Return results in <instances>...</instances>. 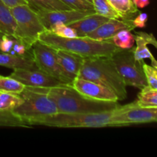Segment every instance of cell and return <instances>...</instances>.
Segmentation results:
<instances>
[{
  "label": "cell",
  "instance_id": "obj_1",
  "mask_svg": "<svg viewBox=\"0 0 157 157\" xmlns=\"http://www.w3.org/2000/svg\"><path fill=\"white\" fill-rule=\"evenodd\" d=\"M42 88L55 101L58 113H97L114 110L119 106L117 102L94 101L84 98L70 84Z\"/></svg>",
  "mask_w": 157,
  "mask_h": 157
},
{
  "label": "cell",
  "instance_id": "obj_2",
  "mask_svg": "<svg viewBox=\"0 0 157 157\" xmlns=\"http://www.w3.org/2000/svg\"><path fill=\"white\" fill-rule=\"evenodd\" d=\"M38 41L55 49L67 51L84 58L111 57L121 50L109 41H98L87 36L62 38L49 30H44L40 34Z\"/></svg>",
  "mask_w": 157,
  "mask_h": 157
},
{
  "label": "cell",
  "instance_id": "obj_3",
  "mask_svg": "<svg viewBox=\"0 0 157 157\" xmlns=\"http://www.w3.org/2000/svg\"><path fill=\"white\" fill-rule=\"evenodd\" d=\"M78 78L105 86L114 92L118 101H124L127 98V85L110 57L84 58Z\"/></svg>",
  "mask_w": 157,
  "mask_h": 157
},
{
  "label": "cell",
  "instance_id": "obj_4",
  "mask_svg": "<svg viewBox=\"0 0 157 157\" xmlns=\"http://www.w3.org/2000/svg\"><path fill=\"white\" fill-rule=\"evenodd\" d=\"M20 95L23 98L22 104L12 112L21 118L29 127L33 125L38 120L58 113L55 101L44 92L42 87H25Z\"/></svg>",
  "mask_w": 157,
  "mask_h": 157
},
{
  "label": "cell",
  "instance_id": "obj_5",
  "mask_svg": "<svg viewBox=\"0 0 157 157\" xmlns=\"http://www.w3.org/2000/svg\"><path fill=\"white\" fill-rule=\"evenodd\" d=\"M116 109L109 110V111L101 112V113H87V114L58 113L57 114L38 120L34 123L33 125H41L52 127H64V128L113 127L112 116Z\"/></svg>",
  "mask_w": 157,
  "mask_h": 157
},
{
  "label": "cell",
  "instance_id": "obj_6",
  "mask_svg": "<svg viewBox=\"0 0 157 157\" xmlns=\"http://www.w3.org/2000/svg\"><path fill=\"white\" fill-rule=\"evenodd\" d=\"M10 9L16 22L14 36L28 48H32V45L38 40L40 34L46 30L37 12L28 4L14 6Z\"/></svg>",
  "mask_w": 157,
  "mask_h": 157
},
{
  "label": "cell",
  "instance_id": "obj_7",
  "mask_svg": "<svg viewBox=\"0 0 157 157\" xmlns=\"http://www.w3.org/2000/svg\"><path fill=\"white\" fill-rule=\"evenodd\" d=\"M110 58L126 85L140 90L147 87V79L143 68L144 61L135 59L134 47L130 49H121Z\"/></svg>",
  "mask_w": 157,
  "mask_h": 157
},
{
  "label": "cell",
  "instance_id": "obj_8",
  "mask_svg": "<svg viewBox=\"0 0 157 157\" xmlns=\"http://www.w3.org/2000/svg\"><path fill=\"white\" fill-rule=\"evenodd\" d=\"M157 123V107H140L136 101L120 106L112 116L113 127Z\"/></svg>",
  "mask_w": 157,
  "mask_h": 157
},
{
  "label": "cell",
  "instance_id": "obj_9",
  "mask_svg": "<svg viewBox=\"0 0 157 157\" xmlns=\"http://www.w3.org/2000/svg\"><path fill=\"white\" fill-rule=\"evenodd\" d=\"M32 52L34 61L38 69L64 84H68L63 75L61 66L58 62L56 49L38 40L32 45Z\"/></svg>",
  "mask_w": 157,
  "mask_h": 157
},
{
  "label": "cell",
  "instance_id": "obj_10",
  "mask_svg": "<svg viewBox=\"0 0 157 157\" xmlns=\"http://www.w3.org/2000/svg\"><path fill=\"white\" fill-rule=\"evenodd\" d=\"M38 17L46 30H50L55 24L62 23L69 25L75 21L85 18L86 16L95 13L94 9L81 10V9H68V10L37 11Z\"/></svg>",
  "mask_w": 157,
  "mask_h": 157
},
{
  "label": "cell",
  "instance_id": "obj_11",
  "mask_svg": "<svg viewBox=\"0 0 157 157\" xmlns=\"http://www.w3.org/2000/svg\"><path fill=\"white\" fill-rule=\"evenodd\" d=\"M84 98L94 101L117 102V96L105 86L83 78H76L70 84Z\"/></svg>",
  "mask_w": 157,
  "mask_h": 157
},
{
  "label": "cell",
  "instance_id": "obj_12",
  "mask_svg": "<svg viewBox=\"0 0 157 157\" xmlns=\"http://www.w3.org/2000/svg\"><path fill=\"white\" fill-rule=\"evenodd\" d=\"M10 77L18 80L25 87H52L64 84V83L44 73L39 69H35V70L15 69L13 70V72L11 74Z\"/></svg>",
  "mask_w": 157,
  "mask_h": 157
},
{
  "label": "cell",
  "instance_id": "obj_13",
  "mask_svg": "<svg viewBox=\"0 0 157 157\" xmlns=\"http://www.w3.org/2000/svg\"><path fill=\"white\" fill-rule=\"evenodd\" d=\"M133 20V19H132ZM132 20H122L121 18H110L101 25L96 30L87 35L93 39L107 41L109 38L122 30H134L136 27Z\"/></svg>",
  "mask_w": 157,
  "mask_h": 157
},
{
  "label": "cell",
  "instance_id": "obj_14",
  "mask_svg": "<svg viewBox=\"0 0 157 157\" xmlns=\"http://www.w3.org/2000/svg\"><path fill=\"white\" fill-rule=\"evenodd\" d=\"M56 54L63 75L67 84H71L75 78H78L84 58L61 49H56Z\"/></svg>",
  "mask_w": 157,
  "mask_h": 157
},
{
  "label": "cell",
  "instance_id": "obj_15",
  "mask_svg": "<svg viewBox=\"0 0 157 157\" xmlns=\"http://www.w3.org/2000/svg\"><path fill=\"white\" fill-rule=\"evenodd\" d=\"M0 66L13 69H38L33 56H19L10 53L0 52Z\"/></svg>",
  "mask_w": 157,
  "mask_h": 157
},
{
  "label": "cell",
  "instance_id": "obj_16",
  "mask_svg": "<svg viewBox=\"0 0 157 157\" xmlns=\"http://www.w3.org/2000/svg\"><path fill=\"white\" fill-rule=\"evenodd\" d=\"M110 18L102 16L98 13H93L91 15L86 16L85 18L75 21L69 26L73 28L76 31L78 36H87L90 32L96 30L98 27L107 21Z\"/></svg>",
  "mask_w": 157,
  "mask_h": 157
},
{
  "label": "cell",
  "instance_id": "obj_17",
  "mask_svg": "<svg viewBox=\"0 0 157 157\" xmlns=\"http://www.w3.org/2000/svg\"><path fill=\"white\" fill-rule=\"evenodd\" d=\"M0 52L19 56H33L32 48H28L14 35L0 32Z\"/></svg>",
  "mask_w": 157,
  "mask_h": 157
},
{
  "label": "cell",
  "instance_id": "obj_18",
  "mask_svg": "<svg viewBox=\"0 0 157 157\" xmlns=\"http://www.w3.org/2000/svg\"><path fill=\"white\" fill-rule=\"evenodd\" d=\"M122 20H132L139 13L133 0H108Z\"/></svg>",
  "mask_w": 157,
  "mask_h": 157
},
{
  "label": "cell",
  "instance_id": "obj_19",
  "mask_svg": "<svg viewBox=\"0 0 157 157\" xmlns=\"http://www.w3.org/2000/svg\"><path fill=\"white\" fill-rule=\"evenodd\" d=\"M16 22L10 8L0 0V32L6 35H15Z\"/></svg>",
  "mask_w": 157,
  "mask_h": 157
},
{
  "label": "cell",
  "instance_id": "obj_20",
  "mask_svg": "<svg viewBox=\"0 0 157 157\" xmlns=\"http://www.w3.org/2000/svg\"><path fill=\"white\" fill-rule=\"evenodd\" d=\"M32 9L37 11L68 10L73 9L60 0H25Z\"/></svg>",
  "mask_w": 157,
  "mask_h": 157
},
{
  "label": "cell",
  "instance_id": "obj_21",
  "mask_svg": "<svg viewBox=\"0 0 157 157\" xmlns=\"http://www.w3.org/2000/svg\"><path fill=\"white\" fill-rule=\"evenodd\" d=\"M135 42L136 46L134 48V58L136 61H144L148 58L151 61V65L157 67V61L153 57L150 49L148 48V42L144 37L139 35H135Z\"/></svg>",
  "mask_w": 157,
  "mask_h": 157
},
{
  "label": "cell",
  "instance_id": "obj_22",
  "mask_svg": "<svg viewBox=\"0 0 157 157\" xmlns=\"http://www.w3.org/2000/svg\"><path fill=\"white\" fill-rule=\"evenodd\" d=\"M107 41L112 43L121 49H130L135 44V35L131 31L122 30L109 38Z\"/></svg>",
  "mask_w": 157,
  "mask_h": 157
},
{
  "label": "cell",
  "instance_id": "obj_23",
  "mask_svg": "<svg viewBox=\"0 0 157 157\" xmlns=\"http://www.w3.org/2000/svg\"><path fill=\"white\" fill-rule=\"evenodd\" d=\"M25 88V86L12 77L0 75V93H10L20 94Z\"/></svg>",
  "mask_w": 157,
  "mask_h": 157
},
{
  "label": "cell",
  "instance_id": "obj_24",
  "mask_svg": "<svg viewBox=\"0 0 157 157\" xmlns=\"http://www.w3.org/2000/svg\"><path fill=\"white\" fill-rule=\"evenodd\" d=\"M23 102L20 94L10 93H0V110L12 111Z\"/></svg>",
  "mask_w": 157,
  "mask_h": 157
},
{
  "label": "cell",
  "instance_id": "obj_25",
  "mask_svg": "<svg viewBox=\"0 0 157 157\" xmlns=\"http://www.w3.org/2000/svg\"><path fill=\"white\" fill-rule=\"evenodd\" d=\"M136 103L140 107H157V90H154L148 86L141 89L138 94Z\"/></svg>",
  "mask_w": 157,
  "mask_h": 157
},
{
  "label": "cell",
  "instance_id": "obj_26",
  "mask_svg": "<svg viewBox=\"0 0 157 157\" xmlns=\"http://www.w3.org/2000/svg\"><path fill=\"white\" fill-rule=\"evenodd\" d=\"M92 4L96 13L108 18H120L108 0H92Z\"/></svg>",
  "mask_w": 157,
  "mask_h": 157
},
{
  "label": "cell",
  "instance_id": "obj_27",
  "mask_svg": "<svg viewBox=\"0 0 157 157\" xmlns=\"http://www.w3.org/2000/svg\"><path fill=\"white\" fill-rule=\"evenodd\" d=\"M0 127H29L22 120L12 111L0 110Z\"/></svg>",
  "mask_w": 157,
  "mask_h": 157
},
{
  "label": "cell",
  "instance_id": "obj_28",
  "mask_svg": "<svg viewBox=\"0 0 157 157\" xmlns=\"http://www.w3.org/2000/svg\"><path fill=\"white\" fill-rule=\"evenodd\" d=\"M49 31L58 36L62 37V38H71L78 37V34L73 28L67 25L62 24V23H58V24L54 25Z\"/></svg>",
  "mask_w": 157,
  "mask_h": 157
},
{
  "label": "cell",
  "instance_id": "obj_29",
  "mask_svg": "<svg viewBox=\"0 0 157 157\" xmlns=\"http://www.w3.org/2000/svg\"><path fill=\"white\" fill-rule=\"evenodd\" d=\"M143 68L147 79V86L154 90H157V67L149 65L144 61Z\"/></svg>",
  "mask_w": 157,
  "mask_h": 157
},
{
  "label": "cell",
  "instance_id": "obj_30",
  "mask_svg": "<svg viewBox=\"0 0 157 157\" xmlns=\"http://www.w3.org/2000/svg\"><path fill=\"white\" fill-rule=\"evenodd\" d=\"M73 9L90 10L94 9L93 4L86 0H60Z\"/></svg>",
  "mask_w": 157,
  "mask_h": 157
},
{
  "label": "cell",
  "instance_id": "obj_31",
  "mask_svg": "<svg viewBox=\"0 0 157 157\" xmlns=\"http://www.w3.org/2000/svg\"><path fill=\"white\" fill-rule=\"evenodd\" d=\"M147 20H148V15L144 12H139L135 18H133V23L136 28L144 29L147 25Z\"/></svg>",
  "mask_w": 157,
  "mask_h": 157
},
{
  "label": "cell",
  "instance_id": "obj_32",
  "mask_svg": "<svg viewBox=\"0 0 157 157\" xmlns=\"http://www.w3.org/2000/svg\"><path fill=\"white\" fill-rule=\"evenodd\" d=\"M136 35H140V36L144 37V38L147 41L148 44H152V45L154 46V47L157 49V40L156 39V38L153 36V34H148L144 32H136Z\"/></svg>",
  "mask_w": 157,
  "mask_h": 157
},
{
  "label": "cell",
  "instance_id": "obj_33",
  "mask_svg": "<svg viewBox=\"0 0 157 157\" xmlns=\"http://www.w3.org/2000/svg\"><path fill=\"white\" fill-rule=\"evenodd\" d=\"M2 1L9 8H12L14 6H19V5L28 4L25 0H2Z\"/></svg>",
  "mask_w": 157,
  "mask_h": 157
},
{
  "label": "cell",
  "instance_id": "obj_34",
  "mask_svg": "<svg viewBox=\"0 0 157 157\" xmlns=\"http://www.w3.org/2000/svg\"><path fill=\"white\" fill-rule=\"evenodd\" d=\"M133 2L138 9H144L150 5V0H133Z\"/></svg>",
  "mask_w": 157,
  "mask_h": 157
},
{
  "label": "cell",
  "instance_id": "obj_35",
  "mask_svg": "<svg viewBox=\"0 0 157 157\" xmlns=\"http://www.w3.org/2000/svg\"><path fill=\"white\" fill-rule=\"evenodd\" d=\"M86 1L89 2H90V3H92V0H86Z\"/></svg>",
  "mask_w": 157,
  "mask_h": 157
}]
</instances>
